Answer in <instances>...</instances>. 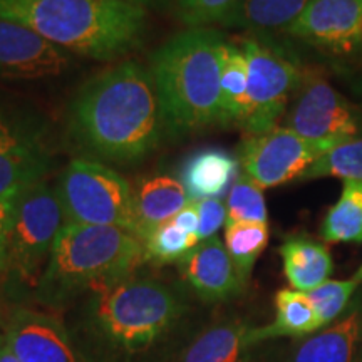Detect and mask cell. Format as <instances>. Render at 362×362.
<instances>
[{
    "instance_id": "1",
    "label": "cell",
    "mask_w": 362,
    "mask_h": 362,
    "mask_svg": "<svg viewBox=\"0 0 362 362\" xmlns=\"http://www.w3.org/2000/svg\"><path fill=\"white\" fill-rule=\"evenodd\" d=\"M67 129L76 146L96 161H141L166 131L151 72L123 62L89 79L72 98Z\"/></svg>"
},
{
    "instance_id": "2",
    "label": "cell",
    "mask_w": 362,
    "mask_h": 362,
    "mask_svg": "<svg viewBox=\"0 0 362 362\" xmlns=\"http://www.w3.org/2000/svg\"><path fill=\"white\" fill-rule=\"evenodd\" d=\"M187 312L175 287L136 272L90 293L71 336L88 362H143L170 346Z\"/></svg>"
},
{
    "instance_id": "3",
    "label": "cell",
    "mask_w": 362,
    "mask_h": 362,
    "mask_svg": "<svg viewBox=\"0 0 362 362\" xmlns=\"http://www.w3.org/2000/svg\"><path fill=\"white\" fill-rule=\"evenodd\" d=\"M0 19L29 27L72 56L112 61L141 44L148 11L121 0H0Z\"/></svg>"
},
{
    "instance_id": "4",
    "label": "cell",
    "mask_w": 362,
    "mask_h": 362,
    "mask_svg": "<svg viewBox=\"0 0 362 362\" xmlns=\"http://www.w3.org/2000/svg\"><path fill=\"white\" fill-rule=\"evenodd\" d=\"M226 44L220 30L188 27L153 54L149 72L166 131L187 134L220 124Z\"/></svg>"
},
{
    "instance_id": "5",
    "label": "cell",
    "mask_w": 362,
    "mask_h": 362,
    "mask_svg": "<svg viewBox=\"0 0 362 362\" xmlns=\"http://www.w3.org/2000/svg\"><path fill=\"white\" fill-rule=\"evenodd\" d=\"M144 262V243L126 230L66 223L35 282V296L47 305H64L129 277Z\"/></svg>"
},
{
    "instance_id": "6",
    "label": "cell",
    "mask_w": 362,
    "mask_h": 362,
    "mask_svg": "<svg viewBox=\"0 0 362 362\" xmlns=\"http://www.w3.org/2000/svg\"><path fill=\"white\" fill-rule=\"evenodd\" d=\"M238 44L248 67L247 104L238 128L247 134L267 133L285 116L305 64L269 35H247Z\"/></svg>"
},
{
    "instance_id": "7",
    "label": "cell",
    "mask_w": 362,
    "mask_h": 362,
    "mask_svg": "<svg viewBox=\"0 0 362 362\" xmlns=\"http://www.w3.org/2000/svg\"><path fill=\"white\" fill-rule=\"evenodd\" d=\"M56 188L66 223L116 226L138 237L133 187L116 170L96 160H72Z\"/></svg>"
},
{
    "instance_id": "8",
    "label": "cell",
    "mask_w": 362,
    "mask_h": 362,
    "mask_svg": "<svg viewBox=\"0 0 362 362\" xmlns=\"http://www.w3.org/2000/svg\"><path fill=\"white\" fill-rule=\"evenodd\" d=\"M52 161L47 119L34 106L0 90V198L17 200L45 180Z\"/></svg>"
},
{
    "instance_id": "9",
    "label": "cell",
    "mask_w": 362,
    "mask_h": 362,
    "mask_svg": "<svg viewBox=\"0 0 362 362\" xmlns=\"http://www.w3.org/2000/svg\"><path fill=\"white\" fill-rule=\"evenodd\" d=\"M284 128L332 149L362 136V112L317 67L305 66L284 116Z\"/></svg>"
},
{
    "instance_id": "10",
    "label": "cell",
    "mask_w": 362,
    "mask_h": 362,
    "mask_svg": "<svg viewBox=\"0 0 362 362\" xmlns=\"http://www.w3.org/2000/svg\"><path fill=\"white\" fill-rule=\"evenodd\" d=\"M64 225L66 216L56 187L42 180L27 188L16 205L6 272L22 280H33L42 274Z\"/></svg>"
},
{
    "instance_id": "11",
    "label": "cell",
    "mask_w": 362,
    "mask_h": 362,
    "mask_svg": "<svg viewBox=\"0 0 362 362\" xmlns=\"http://www.w3.org/2000/svg\"><path fill=\"white\" fill-rule=\"evenodd\" d=\"M329 149L277 126L262 134H247L238 148L240 170L262 189L275 188L302 175Z\"/></svg>"
},
{
    "instance_id": "12",
    "label": "cell",
    "mask_w": 362,
    "mask_h": 362,
    "mask_svg": "<svg viewBox=\"0 0 362 362\" xmlns=\"http://www.w3.org/2000/svg\"><path fill=\"white\" fill-rule=\"evenodd\" d=\"M285 35L330 57L362 56V0H310Z\"/></svg>"
},
{
    "instance_id": "13",
    "label": "cell",
    "mask_w": 362,
    "mask_h": 362,
    "mask_svg": "<svg viewBox=\"0 0 362 362\" xmlns=\"http://www.w3.org/2000/svg\"><path fill=\"white\" fill-rule=\"evenodd\" d=\"M74 56L29 27L0 19V81L59 78L72 67Z\"/></svg>"
},
{
    "instance_id": "14",
    "label": "cell",
    "mask_w": 362,
    "mask_h": 362,
    "mask_svg": "<svg viewBox=\"0 0 362 362\" xmlns=\"http://www.w3.org/2000/svg\"><path fill=\"white\" fill-rule=\"evenodd\" d=\"M4 337L21 362H88L64 324L44 312L16 309Z\"/></svg>"
},
{
    "instance_id": "15",
    "label": "cell",
    "mask_w": 362,
    "mask_h": 362,
    "mask_svg": "<svg viewBox=\"0 0 362 362\" xmlns=\"http://www.w3.org/2000/svg\"><path fill=\"white\" fill-rule=\"evenodd\" d=\"M176 265L185 282L205 302L230 300L247 285L218 237L203 240Z\"/></svg>"
},
{
    "instance_id": "16",
    "label": "cell",
    "mask_w": 362,
    "mask_h": 362,
    "mask_svg": "<svg viewBox=\"0 0 362 362\" xmlns=\"http://www.w3.org/2000/svg\"><path fill=\"white\" fill-rule=\"evenodd\" d=\"M253 325L240 320H223L203 329L173 362H259L250 339Z\"/></svg>"
},
{
    "instance_id": "17",
    "label": "cell",
    "mask_w": 362,
    "mask_h": 362,
    "mask_svg": "<svg viewBox=\"0 0 362 362\" xmlns=\"http://www.w3.org/2000/svg\"><path fill=\"white\" fill-rule=\"evenodd\" d=\"M238 170V156L221 148H203L181 163L180 181L192 202L221 198L230 192Z\"/></svg>"
},
{
    "instance_id": "18",
    "label": "cell",
    "mask_w": 362,
    "mask_h": 362,
    "mask_svg": "<svg viewBox=\"0 0 362 362\" xmlns=\"http://www.w3.org/2000/svg\"><path fill=\"white\" fill-rule=\"evenodd\" d=\"M133 198L138 237L141 242L153 230L168 223L192 203L181 181L166 175L139 180L133 188Z\"/></svg>"
},
{
    "instance_id": "19",
    "label": "cell",
    "mask_w": 362,
    "mask_h": 362,
    "mask_svg": "<svg viewBox=\"0 0 362 362\" xmlns=\"http://www.w3.org/2000/svg\"><path fill=\"white\" fill-rule=\"evenodd\" d=\"M362 337V307L356 305L327 327L310 334L291 362H354Z\"/></svg>"
},
{
    "instance_id": "20",
    "label": "cell",
    "mask_w": 362,
    "mask_h": 362,
    "mask_svg": "<svg viewBox=\"0 0 362 362\" xmlns=\"http://www.w3.org/2000/svg\"><path fill=\"white\" fill-rule=\"evenodd\" d=\"M284 274L293 291L310 292L327 282L334 270L329 248L307 235L288 237L279 248Z\"/></svg>"
},
{
    "instance_id": "21",
    "label": "cell",
    "mask_w": 362,
    "mask_h": 362,
    "mask_svg": "<svg viewBox=\"0 0 362 362\" xmlns=\"http://www.w3.org/2000/svg\"><path fill=\"white\" fill-rule=\"evenodd\" d=\"M310 0H238L220 25L240 29L248 35L285 34Z\"/></svg>"
},
{
    "instance_id": "22",
    "label": "cell",
    "mask_w": 362,
    "mask_h": 362,
    "mask_svg": "<svg viewBox=\"0 0 362 362\" xmlns=\"http://www.w3.org/2000/svg\"><path fill=\"white\" fill-rule=\"evenodd\" d=\"M320 330L315 310L305 292L282 288L275 296L274 322L255 327L250 339L255 344L269 342L279 337H305Z\"/></svg>"
},
{
    "instance_id": "23",
    "label": "cell",
    "mask_w": 362,
    "mask_h": 362,
    "mask_svg": "<svg viewBox=\"0 0 362 362\" xmlns=\"http://www.w3.org/2000/svg\"><path fill=\"white\" fill-rule=\"evenodd\" d=\"M320 235L325 243H362V181H344L341 197L324 216Z\"/></svg>"
},
{
    "instance_id": "24",
    "label": "cell",
    "mask_w": 362,
    "mask_h": 362,
    "mask_svg": "<svg viewBox=\"0 0 362 362\" xmlns=\"http://www.w3.org/2000/svg\"><path fill=\"white\" fill-rule=\"evenodd\" d=\"M248 90L247 57L237 40H228L221 71V121L220 126H238L245 112Z\"/></svg>"
},
{
    "instance_id": "25",
    "label": "cell",
    "mask_w": 362,
    "mask_h": 362,
    "mask_svg": "<svg viewBox=\"0 0 362 362\" xmlns=\"http://www.w3.org/2000/svg\"><path fill=\"white\" fill-rule=\"evenodd\" d=\"M269 223L237 221L225 225V248L232 257L243 282H248L253 267L269 245Z\"/></svg>"
},
{
    "instance_id": "26",
    "label": "cell",
    "mask_w": 362,
    "mask_h": 362,
    "mask_svg": "<svg viewBox=\"0 0 362 362\" xmlns=\"http://www.w3.org/2000/svg\"><path fill=\"white\" fill-rule=\"evenodd\" d=\"M319 178H341L362 181V136L339 144L320 156L309 170L302 175L300 181Z\"/></svg>"
},
{
    "instance_id": "27",
    "label": "cell",
    "mask_w": 362,
    "mask_h": 362,
    "mask_svg": "<svg viewBox=\"0 0 362 362\" xmlns=\"http://www.w3.org/2000/svg\"><path fill=\"white\" fill-rule=\"evenodd\" d=\"M226 223L250 221V223H269V211L264 197V189L240 173L226 194Z\"/></svg>"
},
{
    "instance_id": "28",
    "label": "cell",
    "mask_w": 362,
    "mask_h": 362,
    "mask_svg": "<svg viewBox=\"0 0 362 362\" xmlns=\"http://www.w3.org/2000/svg\"><path fill=\"white\" fill-rule=\"evenodd\" d=\"M146 260L155 262L158 265L178 264V262L192 252L200 243L198 237L189 235L180 228L173 220L168 223H163L153 230L146 238L143 240Z\"/></svg>"
},
{
    "instance_id": "29",
    "label": "cell",
    "mask_w": 362,
    "mask_h": 362,
    "mask_svg": "<svg viewBox=\"0 0 362 362\" xmlns=\"http://www.w3.org/2000/svg\"><path fill=\"white\" fill-rule=\"evenodd\" d=\"M359 282L354 279L351 280H327L314 291L307 292L312 307H314L317 320L320 329L327 327L332 322L341 319L347 312L352 296H354Z\"/></svg>"
},
{
    "instance_id": "30",
    "label": "cell",
    "mask_w": 362,
    "mask_h": 362,
    "mask_svg": "<svg viewBox=\"0 0 362 362\" xmlns=\"http://www.w3.org/2000/svg\"><path fill=\"white\" fill-rule=\"evenodd\" d=\"M176 17L188 27H210L233 11L238 0H173Z\"/></svg>"
},
{
    "instance_id": "31",
    "label": "cell",
    "mask_w": 362,
    "mask_h": 362,
    "mask_svg": "<svg viewBox=\"0 0 362 362\" xmlns=\"http://www.w3.org/2000/svg\"><path fill=\"white\" fill-rule=\"evenodd\" d=\"M198 216H200V228L198 238L200 242L216 237V232L226 225V205L221 198H208V200L194 202Z\"/></svg>"
},
{
    "instance_id": "32",
    "label": "cell",
    "mask_w": 362,
    "mask_h": 362,
    "mask_svg": "<svg viewBox=\"0 0 362 362\" xmlns=\"http://www.w3.org/2000/svg\"><path fill=\"white\" fill-rule=\"evenodd\" d=\"M19 200V198H17ZM17 200L0 198V275L7 269V248L8 235H11L13 214H16Z\"/></svg>"
},
{
    "instance_id": "33",
    "label": "cell",
    "mask_w": 362,
    "mask_h": 362,
    "mask_svg": "<svg viewBox=\"0 0 362 362\" xmlns=\"http://www.w3.org/2000/svg\"><path fill=\"white\" fill-rule=\"evenodd\" d=\"M337 76L349 89L351 96L354 98L356 106L362 112V64L361 66H344L339 64L336 67Z\"/></svg>"
},
{
    "instance_id": "34",
    "label": "cell",
    "mask_w": 362,
    "mask_h": 362,
    "mask_svg": "<svg viewBox=\"0 0 362 362\" xmlns=\"http://www.w3.org/2000/svg\"><path fill=\"white\" fill-rule=\"evenodd\" d=\"M173 221L180 226L181 230H183V232L198 237V228H200V216H198L194 202L189 203L188 206H185L183 210H181L180 214L175 216ZM198 240H200V238H198Z\"/></svg>"
},
{
    "instance_id": "35",
    "label": "cell",
    "mask_w": 362,
    "mask_h": 362,
    "mask_svg": "<svg viewBox=\"0 0 362 362\" xmlns=\"http://www.w3.org/2000/svg\"><path fill=\"white\" fill-rule=\"evenodd\" d=\"M0 362H21L19 357L13 354L4 336H0Z\"/></svg>"
},
{
    "instance_id": "36",
    "label": "cell",
    "mask_w": 362,
    "mask_h": 362,
    "mask_svg": "<svg viewBox=\"0 0 362 362\" xmlns=\"http://www.w3.org/2000/svg\"><path fill=\"white\" fill-rule=\"evenodd\" d=\"M121 2H128V4H134V6H139V7H158L161 6V4H165L166 0H121Z\"/></svg>"
},
{
    "instance_id": "37",
    "label": "cell",
    "mask_w": 362,
    "mask_h": 362,
    "mask_svg": "<svg viewBox=\"0 0 362 362\" xmlns=\"http://www.w3.org/2000/svg\"><path fill=\"white\" fill-rule=\"evenodd\" d=\"M352 279H354V280H357V282H362V264H361V267H359V269H357V272H356V274H354V277H352Z\"/></svg>"
},
{
    "instance_id": "38",
    "label": "cell",
    "mask_w": 362,
    "mask_h": 362,
    "mask_svg": "<svg viewBox=\"0 0 362 362\" xmlns=\"http://www.w3.org/2000/svg\"><path fill=\"white\" fill-rule=\"evenodd\" d=\"M359 362H362V354L359 356Z\"/></svg>"
}]
</instances>
